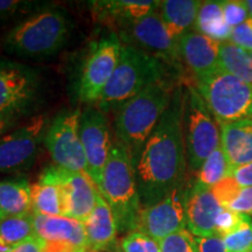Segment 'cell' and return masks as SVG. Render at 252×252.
<instances>
[{"instance_id": "cell-1", "label": "cell", "mask_w": 252, "mask_h": 252, "mask_svg": "<svg viewBox=\"0 0 252 252\" xmlns=\"http://www.w3.org/2000/svg\"><path fill=\"white\" fill-rule=\"evenodd\" d=\"M186 94L175 89L172 102L134 162L141 208L152 206L186 184L184 112Z\"/></svg>"}, {"instance_id": "cell-2", "label": "cell", "mask_w": 252, "mask_h": 252, "mask_svg": "<svg viewBox=\"0 0 252 252\" xmlns=\"http://www.w3.org/2000/svg\"><path fill=\"white\" fill-rule=\"evenodd\" d=\"M176 88L168 80L151 84L116 110V139L124 145L133 165L151 133L172 102Z\"/></svg>"}, {"instance_id": "cell-3", "label": "cell", "mask_w": 252, "mask_h": 252, "mask_svg": "<svg viewBox=\"0 0 252 252\" xmlns=\"http://www.w3.org/2000/svg\"><path fill=\"white\" fill-rule=\"evenodd\" d=\"M99 193L111 208L118 234L125 236L135 231L141 212L137 176L130 153L116 138L104 168Z\"/></svg>"}, {"instance_id": "cell-4", "label": "cell", "mask_w": 252, "mask_h": 252, "mask_svg": "<svg viewBox=\"0 0 252 252\" xmlns=\"http://www.w3.org/2000/svg\"><path fill=\"white\" fill-rule=\"evenodd\" d=\"M70 23L60 8L45 7L12 28L2 40L8 54L20 58H47L67 42Z\"/></svg>"}, {"instance_id": "cell-5", "label": "cell", "mask_w": 252, "mask_h": 252, "mask_svg": "<svg viewBox=\"0 0 252 252\" xmlns=\"http://www.w3.org/2000/svg\"><path fill=\"white\" fill-rule=\"evenodd\" d=\"M166 78V64L143 50L123 43L118 64L96 104L97 108L103 112L116 111L151 84Z\"/></svg>"}, {"instance_id": "cell-6", "label": "cell", "mask_w": 252, "mask_h": 252, "mask_svg": "<svg viewBox=\"0 0 252 252\" xmlns=\"http://www.w3.org/2000/svg\"><path fill=\"white\" fill-rule=\"evenodd\" d=\"M195 87L217 123L252 118V89L222 67L195 80Z\"/></svg>"}, {"instance_id": "cell-7", "label": "cell", "mask_w": 252, "mask_h": 252, "mask_svg": "<svg viewBox=\"0 0 252 252\" xmlns=\"http://www.w3.org/2000/svg\"><path fill=\"white\" fill-rule=\"evenodd\" d=\"M184 134L187 163L197 173L204 160L220 146V132L219 123L193 86H188L185 98Z\"/></svg>"}, {"instance_id": "cell-8", "label": "cell", "mask_w": 252, "mask_h": 252, "mask_svg": "<svg viewBox=\"0 0 252 252\" xmlns=\"http://www.w3.org/2000/svg\"><path fill=\"white\" fill-rule=\"evenodd\" d=\"M122 47V41L115 33L91 46L82 65L77 83V96L82 103L98 102L117 67Z\"/></svg>"}, {"instance_id": "cell-9", "label": "cell", "mask_w": 252, "mask_h": 252, "mask_svg": "<svg viewBox=\"0 0 252 252\" xmlns=\"http://www.w3.org/2000/svg\"><path fill=\"white\" fill-rule=\"evenodd\" d=\"M119 39L124 45L143 50L161 61L167 67L179 70L182 61L179 53L178 41L169 34L159 9L146 17L125 25L119 32Z\"/></svg>"}, {"instance_id": "cell-10", "label": "cell", "mask_w": 252, "mask_h": 252, "mask_svg": "<svg viewBox=\"0 0 252 252\" xmlns=\"http://www.w3.org/2000/svg\"><path fill=\"white\" fill-rule=\"evenodd\" d=\"M40 76L34 68L0 58V122L9 123L36 99Z\"/></svg>"}, {"instance_id": "cell-11", "label": "cell", "mask_w": 252, "mask_h": 252, "mask_svg": "<svg viewBox=\"0 0 252 252\" xmlns=\"http://www.w3.org/2000/svg\"><path fill=\"white\" fill-rule=\"evenodd\" d=\"M80 116V110L59 113L47 130L45 145L56 166L88 174L86 153L78 133Z\"/></svg>"}, {"instance_id": "cell-12", "label": "cell", "mask_w": 252, "mask_h": 252, "mask_svg": "<svg viewBox=\"0 0 252 252\" xmlns=\"http://www.w3.org/2000/svg\"><path fill=\"white\" fill-rule=\"evenodd\" d=\"M48 127L47 118L40 115L0 137V173L20 172L33 165Z\"/></svg>"}, {"instance_id": "cell-13", "label": "cell", "mask_w": 252, "mask_h": 252, "mask_svg": "<svg viewBox=\"0 0 252 252\" xmlns=\"http://www.w3.org/2000/svg\"><path fill=\"white\" fill-rule=\"evenodd\" d=\"M188 188L186 184L179 186L159 202L141 208L135 231L160 242L167 236L187 229L186 201Z\"/></svg>"}, {"instance_id": "cell-14", "label": "cell", "mask_w": 252, "mask_h": 252, "mask_svg": "<svg viewBox=\"0 0 252 252\" xmlns=\"http://www.w3.org/2000/svg\"><path fill=\"white\" fill-rule=\"evenodd\" d=\"M78 133L86 153L88 175L99 190L112 145L109 123L103 111L98 108H88L81 112Z\"/></svg>"}, {"instance_id": "cell-15", "label": "cell", "mask_w": 252, "mask_h": 252, "mask_svg": "<svg viewBox=\"0 0 252 252\" xmlns=\"http://www.w3.org/2000/svg\"><path fill=\"white\" fill-rule=\"evenodd\" d=\"M53 172L60 186L63 198V216L86 223L94 209L99 190L90 176L59 166Z\"/></svg>"}, {"instance_id": "cell-16", "label": "cell", "mask_w": 252, "mask_h": 252, "mask_svg": "<svg viewBox=\"0 0 252 252\" xmlns=\"http://www.w3.org/2000/svg\"><path fill=\"white\" fill-rule=\"evenodd\" d=\"M222 208L212 189L195 181L189 186L186 201L187 230L195 237L215 236L216 219Z\"/></svg>"}, {"instance_id": "cell-17", "label": "cell", "mask_w": 252, "mask_h": 252, "mask_svg": "<svg viewBox=\"0 0 252 252\" xmlns=\"http://www.w3.org/2000/svg\"><path fill=\"white\" fill-rule=\"evenodd\" d=\"M181 61L193 72L195 80L220 67V42L196 31L188 32L178 41Z\"/></svg>"}, {"instance_id": "cell-18", "label": "cell", "mask_w": 252, "mask_h": 252, "mask_svg": "<svg viewBox=\"0 0 252 252\" xmlns=\"http://www.w3.org/2000/svg\"><path fill=\"white\" fill-rule=\"evenodd\" d=\"M89 251L118 252V228L111 208L100 193L89 219L84 223Z\"/></svg>"}, {"instance_id": "cell-19", "label": "cell", "mask_w": 252, "mask_h": 252, "mask_svg": "<svg viewBox=\"0 0 252 252\" xmlns=\"http://www.w3.org/2000/svg\"><path fill=\"white\" fill-rule=\"evenodd\" d=\"M154 0H99L91 1V12L97 21L123 27L159 9Z\"/></svg>"}, {"instance_id": "cell-20", "label": "cell", "mask_w": 252, "mask_h": 252, "mask_svg": "<svg viewBox=\"0 0 252 252\" xmlns=\"http://www.w3.org/2000/svg\"><path fill=\"white\" fill-rule=\"evenodd\" d=\"M34 230L47 242H68L75 247L88 248L86 225L65 216H46L33 213Z\"/></svg>"}, {"instance_id": "cell-21", "label": "cell", "mask_w": 252, "mask_h": 252, "mask_svg": "<svg viewBox=\"0 0 252 252\" xmlns=\"http://www.w3.org/2000/svg\"><path fill=\"white\" fill-rule=\"evenodd\" d=\"M220 146L230 167L252 161V118L232 123H219Z\"/></svg>"}, {"instance_id": "cell-22", "label": "cell", "mask_w": 252, "mask_h": 252, "mask_svg": "<svg viewBox=\"0 0 252 252\" xmlns=\"http://www.w3.org/2000/svg\"><path fill=\"white\" fill-rule=\"evenodd\" d=\"M201 2L198 0H165L160 2V17L176 41L188 32L194 31Z\"/></svg>"}, {"instance_id": "cell-23", "label": "cell", "mask_w": 252, "mask_h": 252, "mask_svg": "<svg viewBox=\"0 0 252 252\" xmlns=\"http://www.w3.org/2000/svg\"><path fill=\"white\" fill-rule=\"evenodd\" d=\"M32 213L46 216H63V198L60 186L48 167L32 185Z\"/></svg>"}, {"instance_id": "cell-24", "label": "cell", "mask_w": 252, "mask_h": 252, "mask_svg": "<svg viewBox=\"0 0 252 252\" xmlns=\"http://www.w3.org/2000/svg\"><path fill=\"white\" fill-rule=\"evenodd\" d=\"M32 213V186L26 178L0 180V214L2 219Z\"/></svg>"}, {"instance_id": "cell-25", "label": "cell", "mask_w": 252, "mask_h": 252, "mask_svg": "<svg viewBox=\"0 0 252 252\" xmlns=\"http://www.w3.org/2000/svg\"><path fill=\"white\" fill-rule=\"evenodd\" d=\"M194 31L219 42L230 40L232 28L228 26L224 19L222 0H208L201 2Z\"/></svg>"}, {"instance_id": "cell-26", "label": "cell", "mask_w": 252, "mask_h": 252, "mask_svg": "<svg viewBox=\"0 0 252 252\" xmlns=\"http://www.w3.org/2000/svg\"><path fill=\"white\" fill-rule=\"evenodd\" d=\"M220 63L224 70L244 82L252 89V61L248 52L229 41L220 42Z\"/></svg>"}, {"instance_id": "cell-27", "label": "cell", "mask_w": 252, "mask_h": 252, "mask_svg": "<svg viewBox=\"0 0 252 252\" xmlns=\"http://www.w3.org/2000/svg\"><path fill=\"white\" fill-rule=\"evenodd\" d=\"M35 235L33 213L21 216L4 217L0 220V239L9 247H14Z\"/></svg>"}, {"instance_id": "cell-28", "label": "cell", "mask_w": 252, "mask_h": 252, "mask_svg": "<svg viewBox=\"0 0 252 252\" xmlns=\"http://www.w3.org/2000/svg\"><path fill=\"white\" fill-rule=\"evenodd\" d=\"M231 173V167L228 161L222 146H219L209 157L204 160L197 172L196 182L212 188L217 182L226 178Z\"/></svg>"}, {"instance_id": "cell-29", "label": "cell", "mask_w": 252, "mask_h": 252, "mask_svg": "<svg viewBox=\"0 0 252 252\" xmlns=\"http://www.w3.org/2000/svg\"><path fill=\"white\" fill-rule=\"evenodd\" d=\"M225 252H248L252 249V219L245 215L234 231L222 237Z\"/></svg>"}, {"instance_id": "cell-30", "label": "cell", "mask_w": 252, "mask_h": 252, "mask_svg": "<svg viewBox=\"0 0 252 252\" xmlns=\"http://www.w3.org/2000/svg\"><path fill=\"white\" fill-rule=\"evenodd\" d=\"M118 252H161L159 242L140 231H132L118 242Z\"/></svg>"}, {"instance_id": "cell-31", "label": "cell", "mask_w": 252, "mask_h": 252, "mask_svg": "<svg viewBox=\"0 0 252 252\" xmlns=\"http://www.w3.org/2000/svg\"><path fill=\"white\" fill-rule=\"evenodd\" d=\"M159 244L161 252H200L196 237L187 229L167 236Z\"/></svg>"}, {"instance_id": "cell-32", "label": "cell", "mask_w": 252, "mask_h": 252, "mask_svg": "<svg viewBox=\"0 0 252 252\" xmlns=\"http://www.w3.org/2000/svg\"><path fill=\"white\" fill-rule=\"evenodd\" d=\"M222 8L224 19L230 28H235L250 19L244 0H223Z\"/></svg>"}, {"instance_id": "cell-33", "label": "cell", "mask_w": 252, "mask_h": 252, "mask_svg": "<svg viewBox=\"0 0 252 252\" xmlns=\"http://www.w3.org/2000/svg\"><path fill=\"white\" fill-rule=\"evenodd\" d=\"M210 189L220 206L226 208L238 196L242 187L231 175H229L214 185Z\"/></svg>"}, {"instance_id": "cell-34", "label": "cell", "mask_w": 252, "mask_h": 252, "mask_svg": "<svg viewBox=\"0 0 252 252\" xmlns=\"http://www.w3.org/2000/svg\"><path fill=\"white\" fill-rule=\"evenodd\" d=\"M244 217L245 215H243V214L235 213L232 212V210L228 209V208L223 207L216 219V235L220 236V237H224L225 235L234 231V230L241 224L242 220H244Z\"/></svg>"}, {"instance_id": "cell-35", "label": "cell", "mask_w": 252, "mask_h": 252, "mask_svg": "<svg viewBox=\"0 0 252 252\" xmlns=\"http://www.w3.org/2000/svg\"><path fill=\"white\" fill-rule=\"evenodd\" d=\"M37 2L19 0H0V23L14 18L17 14L26 13L37 7Z\"/></svg>"}, {"instance_id": "cell-36", "label": "cell", "mask_w": 252, "mask_h": 252, "mask_svg": "<svg viewBox=\"0 0 252 252\" xmlns=\"http://www.w3.org/2000/svg\"><path fill=\"white\" fill-rule=\"evenodd\" d=\"M229 42L239 47L245 52H252V19H248L245 23L232 28Z\"/></svg>"}, {"instance_id": "cell-37", "label": "cell", "mask_w": 252, "mask_h": 252, "mask_svg": "<svg viewBox=\"0 0 252 252\" xmlns=\"http://www.w3.org/2000/svg\"><path fill=\"white\" fill-rule=\"evenodd\" d=\"M226 208L235 213L252 217V187L242 188L238 196Z\"/></svg>"}, {"instance_id": "cell-38", "label": "cell", "mask_w": 252, "mask_h": 252, "mask_svg": "<svg viewBox=\"0 0 252 252\" xmlns=\"http://www.w3.org/2000/svg\"><path fill=\"white\" fill-rule=\"evenodd\" d=\"M47 241L41 238L39 235H34L21 242L14 247H12L9 252H43L45 251Z\"/></svg>"}, {"instance_id": "cell-39", "label": "cell", "mask_w": 252, "mask_h": 252, "mask_svg": "<svg viewBox=\"0 0 252 252\" xmlns=\"http://www.w3.org/2000/svg\"><path fill=\"white\" fill-rule=\"evenodd\" d=\"M230 175L238 182L242 188L252 187V161L231 168Z\"/></svg>"}, {"instance_id": "cell-40", "label": "cell", "mask_w": 252, "mask_h": 252, "mask_svg": "<svg viewBox=\"0 0 252 252\" xmlns=\"http://www.w3.org/2000/svg\"><path fill=\"white\" fill-rule=\"evenodd\" d=\"M200 252H225L222 237L210 236V237H196Z\"/></svg>"}, {"instance_id": "cell-41", "label": "cell", "mask_w": 252, "mask_h": 252, "mask_svg": "<svg viewBox=\"0 0 252 252\" xmlns=\"http://www.w3.org/2000/svg\"><path fill=\"white\" fill-rule=\"evenodd\" d=\"M43 252H89V250L75 247L68 242H47Z\"/></svg>"}, {"instance_id": "cell-42", "label": "cell", "mask_w": 252, "mask_h": 252, "mask_svg": "<svg viewBox=\"0 0 252 252\" xmlns=\"http://www.w3.org/2000/svg\"><path fill=\"white\" fill-rule=\"evenodd\" d=\"M11 249L12 247H9V245H7L5 242H2L1 239H0V252H9Z\"/></svg>"}, {"instance_id": "cell-43", "label": "cell", "mask_w": 252, "mask_h": 252, "mask_svg": "<svg viewBox=\"0 0 252 252\" xmlns=\"http://www.w3.org/2000/svg\"><path fill=\"white\" fill-rule=\"evenodd\" d=\"M245 5H247L249 14H250V18L252 19V0H244Z\"/></svg>"}, {"instance_id": "cell-44", "label": "cell", "mask_w": 252, "mask_h": 252, "mask_svg": "<svg viewBox=\"0 0 252 252\" xmlns=\"http://www.w3.org/2000/svg\"><path fill=\"white\" fill-rule=\"evenodd\" d=\"M8 125V123H6V122H0V135H1V133L2 132H4V130H5V127L6 126Z\"/></svg>"}, {"instance_id": "cell-45", "label": "cell", "mask_w": 252, "mask_h": 252, "mask_svg": "<svg viewBox=\"0 0 252 252\" xmlns=\"http://www.w3.org/2000/svg\"><path fill=\"white\" fill-rule=\"evenodd\" d=\"M248 54H249V56H250V59H251V61H252V52H249Z\"/></svg>"}, {"instance_id": "cell-46", "label": "cell", "mask_w": 252, "mask_h": 252, "mask_svg": "<svg viewBox=\"0 0 252 252\" xmlns=\"http://www.w3.org/2000/svg\"><path fill=\"white\" fill-rule=\"evenodd\" d=\"M2 220V216H1V214H0V220Z\"/></svg>"}, {"instance_id": "cell-47", "label": "cell", "mask_w": 252, "mask_h": 252, "mask_svg": "<svg viewBox=\"0 0 252 252\" xmlns=\"http://www.w3.org/2000/svg\"><path fill=\"white\" fill-rule=\"evenodd\" d=\"M248 252H252V249H251V250H249V251H248Z\"/></svg>"}, {"instance_id": "cell-48", "label": "cell", "mask_w": 252, "mask_h": 252, "mask_svg": "<svg viewBox=\"0 0 252 252\" xmlns=\"http://www.w3.org/2000/svg\"><path fill=\"white\" fill-rule=\"evenodd\" d=\"M89 252H94V251H89Z\"/></svg>"}]
</instances>
